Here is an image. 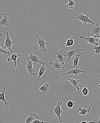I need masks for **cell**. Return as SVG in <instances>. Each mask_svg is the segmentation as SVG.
Here are the masks:
<instances>
[{
  "label": "cell",
  "mask_w": 100,
  "mask_h": 123,
  "mask_svg": "<svg viewBox=\"0 0 100 123\" xmlns=\"http://www.w3.org/2000/svg\"><path fill=\"white\" fill-rule=\"evenodd\" d=\"M1 44H0V53H1V54H4V55H7V54H8V55H10V52H9L6 51V50H4V49H2L1 47Z\"/></svg>",
  "instance_id": "4316f807"
},
{
  "label": "cell",
  "mask_w": 100,
  "mask_h": 123,
  "mask_svg": "<svg viewBox=\"0 0 100 123\" xmlns=\"http://www.w3.org/2000/svg\"><path fill=\"white\" fill-rule=\"evenodd\" d=\"M66 106L69 109H71L74 107V103L71 100H69L66 103Z\"/></svg>",
  "instance_id": "d4e9b609"
},
{
  "label": "cell",
  "mask_w": 100,
  "mask_h": 123,
  "mask_svg": "<svg viewBox=\"0 0 100 123\" xmlns=\"http://www.w3.org/2000/svg\"><path fill=\"white\" fill-rule=\"evenodd\" d=\"M67 80L69 81L70 83L72 85H73L75 87L77 88V90H80V88L78 86V84L80 82V80L79 79H71V78H67Z\"/></svg>",
  "instance_id": "d6986e66"
},
{
  "label": "cell",
  "mask_w": 100,
  "mask_h": 123,
  "mask_svg": "<svg viewBox=\"0 0 100 123\" xmlns=\"http://www.w3.org/2000/svg\"><path fill=\"white\" fill-rule=\"evenodd\" d=\"M98 87H100V84H99V85H98Z\"/></svg>",
  "instance_id": "d6a6232c"
},
{
  "label": "cell",
  "mask_w": 100,
  "mask_h": 123,
  "mask_svg": "<svg viewBox=\"0 0 100 123\" xmlns=\"http://www.w3.org/2000/svg\"><path fill=\"white\" fill-rule=\"evenodd\" d=\"M26 58H24V60H29L32 62L34 65H36L37 63L40 64L42 66H45L46 63L42 62L40 60L39 57L32 53H29V55L25 56Z\"/></svg>",
  "instance_id": "3957f363"
},
{
  "label": "cell",
  "mask_w": 100,
  "mask_h": 123,
  "mask_svg": "<svg viewBox=\"0 0 100 123\" xmlns=\"http://www.w3.org/2000/svg\"><path fill=\"white\" fill-rule=\"evenodd\" d=\"M30 123H44L43 121H41L40 120L37 119V120H35L34 121Z\"/></svg>",
  "instance_id": "83f0119b"
},
{
  "label": "cell",
  "mask_w": 100,
  "mask_h": 123,
  "mask_svg": "<svg viewBox=\"0 0 100 123\" xmlns=\"http://www.w3.org/2000/svg\"><path fill=\"white\" fill-rule=\"evenodd\" d=\"M97 123H100V117H99V120L98 122H97Z\"/></svg>",
  "instance_id": "4dcf8cb0"
},
{
  "label": "cell",
  "mask_w": 100,
  "mask_h": 123,
  "mask_svg": "<svg viewBox=\"0 0 100 123\" xmlns=\"http://www.w3.org/2000/svg\"><path fill=\"white\" fill-rule=\"evenodd\" d=\"M63 105V103L61 101H58L57 102V105L55 108L53 110V114H55L58 117L60 123H63V121L61 118V115L63 113V111L61 109V106Z\"/></svg>",
  "instance_id": "7a4b0ae2"
},
{
  "label": "cell",
  "mask_w": 100,
  "mask_h": 123,
  "mask_svg": "<svg viewBox=\"0 0 100 123\" xmlns=\"http://www.w3.org/2000/svg\"><path fill=\"white\" fill-rule=\"evenodd\" d=\"M80 55H77L76 54L75 55V57L73 59V60L72 61L73 62V66H72V69H75L76 68L78 67V63L79 62V59H80Z\"/></svg>",
  "instance_id": "e0dca14e"
},
{
  "label": "cell",
  "mask_w": 100,
  "mask_h": 123,
  "mask_svg": "<svg viewBox=\"0 0 100 123\" xmlns=\"http://www.w3.org/2000/svg\"><path fill=\"white\" fill-rule=\"evenodd\" d=\"M14 43V42L11 40L9 35L8 31L6 32V40L4 43V49H8L10 52L12 53V44Z\"/></svg>",
  "instance_id": "8992f818"
},
{
  "label": "cell",
  "mask_w": 100,
  "mask_h": 123,
  "mask_svg": "<svg viewBox=\"0 0 100 123\" xmlns=\"http://www.w3.org/2000/svg\"><path fill=\"white\" fill-rule=\"evenodd\" d=\"M81 123H95L93 122H86V121H83Z\"/></svg>",
  "instance_id": "f1b7e54d"
},
{
  "label": "cell",
  "mask_w": 100,
  "mask_h": 123,
  "mask_svg": "<svg viewBox=\"0 0 100 123\" xmlns=\"http://www.w3.org/2000/svg\"></svg>",
  "instance_id": "836d02e7"
},
{
  "label": "cell",
  "mask_w": 100,
  "mask_h": 123,
  "mask_svg": "<svg viewBox=\"0 0 100 123\" xmlns=\"http://www.w3.org/2000/svg\"><path fill=\"white\" fill-rule=\"evenodd\" d=\"M84 72V71H83L80 69V67L78 66L77 68L75 69H71L70 71H68L67 72L65 73H62V74H59L60 75H61L62 77L65 76L68 74H72L74 75L75 76H77L78 74H81Z\"/></svg>",
  "instance_id": "30bf717a"
},
{
  "label": "cell",
  "mask_w": 100,
  "mask_h": 123,
  "mask_svg": "<svg viewBox=\"0 0 100 123\" xmlns=\"http://www.w3.org/2000/svg\"><path fill=\"white\" fill-rule=\"evenodd\" d=\"M2 35H3L2 34H1V33H0V36H2Z\"/></svg>",
  "instance_id": "1f68e13d"
},
{
  "label": "cell",
  "mask_w": 100,
  "mask_h": 123,
  "mask_svg": "<svg viewBox=\"0 0 100 123\" xmlns=\"http://www.w3.org/2000/svg\"><path fill=\"white\" fill-rule=\"evenodd\" d=\"M49 86L48 84L46 83L42 86L40 87V90L43 92V93L44 94H47L48 92Z\"/></svg>",
  "instance_id": "44dd1931"
},
{
  "label": "cell",
  "mask_w": 100,
  "mask_h": 123,
  "mask_svg": "<svg viewBox=\"0 0 100 123\" xmlns=\"http://www.w3.org/2000/svg\"><path fill=\"white\" fill-rule=\"evenodd\" d=\"M6 88L5 87L3 90V91L1 93H0V100L3 101L4 103V105L6 107L8 108L9 107L8 103L6 101L5 98V91Z\"/></svg>",
  "instance_id": "ac0fdd59"
},
{
  "label": "cell",
  "mask_w": 100,
  "mask_h": 123,
  "mask_svg": "<svg viewBox=\"0 0 100 123\" xmlns=\"http://www.w3.org/2000/svg\"><path fill=\"white\" fill-rule=\"evenodd\" d=\"M9 13L8 12L4 14V17L0 21V26L8 27L9 26V24H11V23L9 18Z\"/></svg>",
  "instance_id": "52a82bcc"
},
{
  "label": "cell",
  "mask_w": 100,
  "mask_h": 123,
  "mask_svg": "<svg viewBox=\"0 0 100 123\" xmlns=\"http://www.w3.org/2000/svg\"><path fill=\"white\" fill-rule=\"evenodd\" d=\"M97 35H95L94 37H92L89 35V32L88 33V36L87 37H84L83 36H81L80 37V38L81 39H83L86 41V43H90L91 45H95L96 46L98 45V43H97L98 41V39L96 38L97 37Z\"/></svg>",
  "instance_id": "5b68a950"
},
{
  "label": "cell",
  "mask_w": 100,
  "mask_h": 123,
  "mask_svg": "<svg viewBox=\"0 0 100 123\" xmlns=\"http://www.w3.org/2000/svg\"><path fill=\"white\" fill-rule=\"evenodd\" d=\"M28 64L26 67V69L30 75L35 76L38 75V73H36L35 70L33 67V63L32 62L29 60H27Z\"/></svg>",
  "instance_id": "9c48e42d"
},
{
  "label": "cell",
  "mask_w": 100,
  "mask_h": 123,
  "mask_svg": "<svg viewBox=\"0 0 100 123\" xmlns=\"http://www.w3.org/2000/svg\"><path fill=\"white\" fill-rule=\"evenodd\" d=\"M97 37L98 38L100 39V35H98L97 36Z\"/></svg>",
  "instance_id": "f546056e"
},
{
  "label": "cell",
  "mask_w": 100,
  "mask_h": 123,
  "mask_svg": "<svg viewBox=\"0 0 100 123\" xmlns=\"http://www.w3.org/2000/svg\"><path fill=\"white\" fill-rule=\"evenodd\" d=\"M21 56V54H12L11 56L9 57H8L7 58V60L8 62H10L13 61L15 64V69H17L18 67L17 66V58L18 57H20Z\"/></svg>",
  "instance_id": "4fadbf2b"
},
{
  "label": "cell",
  "mask_w": 100,
  "mask_h": 123,
  "mask_svg": "<svg viewBox=\"0 0 100 123\" xmlns=\"http://www.w3.org/2000/svg\"><path fill=\"white\" fill-rule=\"evenodd\" d=\"M39 117L35 113H31L29 116L26 118L25 123H30L35 120L38 119Z\"/></svg>",
  "instance_id": "9a60e30c"
},
{
  "label": "cell",
  "mask_w": 100,
  "mask_h": 123,
  "mask_svg": "<svg viewBox=\"0 0 100 123\" xmlns=\"http://www.w3.org/2000/svg\"><path fill=\"white\" fill-rule=\"evenodd\" d=\"M81 92L82 93L84 96H87L88 95V88H87V87L86 86H83V89L82 90Z\"/></svg>",
  "instance_id": "cb8c5ba5"
},
{
  "label": "cell",
  "mask_w": 100,
  "mask_h": 123,
  "mask_svg": "<svg viewBox=\"0 0 100 123\" xmlns=\"http://www.w3.org/2000/svg\"><path fill=\"white\" fill-rule=\"evenodd\" d=\"M75 5L76 4L73 0H69L68 4L64 6V8L66 9H72Z\"/></svg>",
  "instance_id": "7402d4cb"
},
{
  "label": "cell",
  "mask_w": 100,
  "mask_h": 123,
  "mask_svg": "<svg viewBox=\"0 0 100 123\" xmlns=\"http://www.w3.org/2000/svg\"><path fill=\"white\" fill-rule=\"evenodd\" d=\"M83 51V49H80L78 50H75V49H71L68 51L66 52V56L68 57V60L66 61V62L68 63L70 61V59L75 54L76 52H78L79 51Z\"/></svg>",
  "instance_id": "7c38bea8"
},
{
  "label": "cell",
  "mask_w": 100,
  "mask_h": 123,
  "mask_svg": "<svg viewBox=\"0 0 100 123\" xmlns=\"http://www.w3.org/2000/svg\"><path fill=\"white\" fill-rule=\"evenodd\" d=\"M92 107H89L88 109H86V108H82V107H80L78 108V111H80V114L82 115H85L89 112H90L91 109Z\"/></svg>",
  "instance_id": "ffe728a7"
},
{
  "label": "cell",
  "mask_w": 100,
  "mask_h": 123,
  "mask_svg": "<svg viewBox=\"0 0 100 123\" xmlns=\"http://www.w3.org/2000/svg\"><path fill=\"white\" fill-rule=\"evenodd\" d=\"M76 16L74 18L75 19H78L83 23L84 25H86L87 24H95V23L92 20L89 18V15H85L81 13H76Z\"/></svg>",
  "instance_id": "6da1fadb"
},
{
  "label": "cell",
  "mask_w": 100,
  "mask_h": 123,
  "mask_svg": "<svg viewBox=\"0 0 100 123\" xmlns=\"http://www.w3.org/2000/svg\"><path fill=\"white\" fill-rule=\"evenodd\" d=\"M57 59L63 65H65V62H64V57L66 56V52L64 51L63 49L61 50H59L55 53Z\"/></svg>",
  "instance_id": "ba28073f"
},
{
  "label": "cell",
  "mask_w": 100,
  "mask_h": 123,
  "mask_svg": "<svg viewBox=\"0 0 100 123\" xmlns=\"http://www.w3.org/2000/svg\"><path fill=\"white\" fill-rule=\"evenodd\" d=\"M47 69V67L45 66H42L40 67V70L38 73V76L37 80L36 81L35 83H34V86H36L38 83L40 78L43 75Z\"/></svg>",
  "instance_id": "5bb4252c"
},
{
  "label": "cell",
  "mask_w": 100,
  "mask_h": 123,
  "mask_svg": "<svg viewBox=\"0 0 100 123\" xmlns=\"http://www.w3.org/2000/svg\"><path fill=\"white\" fill-rule=\"evenodd\" d=\"M93 27L92 29V31L90 36L92 35H100V26L99 24H93Z\"/></svg>",
  "instance_id": "2e32d148"
},
{
  "label": "cell",
  "mask_w": 100,
  "mask_h": 123,
  "mask_svg": "<svg viewBox=\"0 0 100 123\" xmlns=\"http://www.w3.org/2000/svg\"><path fill=\"white\" fill-rule=\"evenodd\" d=\"M58 60H56L53 62L50 63V65L53 67L52 70H56L57 71H60L62 69H65V67L62 66L61 64L60 63Z\"/></svg>",
  "instance_id": "8fae6325"
},
{
  "label": "cell",
  "mask_w": 100,
  "mask_h": 123,
  "mask_svg": "<svg viewBox=\"0 0 100 123\" xmlns=\"http://www.w3.org/2000/svg\"><path fill=\"white\" fill-rule=\"evenodd\" d=\"M93 49L95 50V53L96 55L100 54V44L94 47Z\"/></svg>",
  "instance_id": "484cf974"
},
{
  "label": "cell",
  "mask_w": 100,
  "mask_h": 123,
  "mask_svg": "<svg viewBox=\"0 0 100 123\" xmlns=\"http://www.w3.org/2000/svg\"><path fill=\"white\" fill-rule=\"evenodd\" d=\"M35 37L38 39L37 42L39 45V49L40 51L41 52H46L47 49L46 46L48 45V43L47 42H46L43 38H41L39 34H37Z\"/></svg>",
  "instance_id": "277c9868"
},
{
  "label": "cell",
  "mask_w": 100,
  "mask_h": 123,
  "mask_svg": "<svg viewBox=\"0 0 100 123\" xmlns=\"http://www.w3.org/2000/svg\"><path fill=\"white\" fill-rule=\"evenodd\" d=\"M75 38L74 37H71V38L68 39L66 41V44L65 45V47H70L72 46L74 44V40Z\"/></svg>",
  "instance_id": "603a6c76"
}]
</instances>
